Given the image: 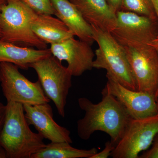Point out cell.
<instances>
[{
    "label": "cell",
    "instance_id": "cell-1",
    "mask_svg": "<svg viewBox=\"0 0 158 158\" xmlns=\"http://www.w3.org/2000/svg\"><path fill=\"white\" fill-rule=\"evenodd\" d=\"M102 94V100L98 103L85 97L78 100L85 115L77 122V132L81 139L88 140L95 132H103L116 146L131 118L118 100L105 88Z\"/></svg>",
    "mask_w": 158,
    "mask_h": 158
},
{
    "label": "cell",
    "instance_id": "cell-2",
    "mask_svg": "<svg viewBox=\"0 0 158 158\" xmlns=\"http://www.w3.org/2000/svg\"><path fill=\"white\" fill-rule=\"evenodd\" d=\"M6 118L0 132V146L7 158H31L45 146L44 138L30 129L23 105L7 102Z\"/></svg>",
    "mask_w": 158,
    "mask_h": 158
},
{
    "label": "cell",
    "instance_id": "cell-3",
    "mask_svg": "<svg viewBox=\"0 0 158 158\" xmlns=\"http://www.w3.org/2000/svg\"><path fill=\"white\" fill-rule=\"evenodd\" d=\"M94 42L98 48L94 52L93 68L106 71V77L126 88L137 90L135 81L124 48L110 32L91 26Z\"/></svg>",
    "mask_w": 158,
    "mask_h": 158
},
{
    "label": "cell",
    "instance_id": "cell-4",
    "mask_svg": "<svg viewBox=\"0 0 158 158\" xmlns=\"http://www.w3.org/2000/svg\"><path fill=\"white\" fill-rule=\"evenodd\" d=\"M37 15L20 0H6L0 8V40L39 49L47 48L46 44L32 29V22Z\"/></svg>",
    "mask_w": 158,
    "mask_h": 158
},
{
    "label": "cell",
    "instance_id": "cell-5",
    "mask_svg": "<svg viewBox=\"0 0 158 158\" xmlns=\"http://www.w3.org/2000/svg\"><path fill=\"white\" fill-rule=\"evenodd\" d=\"M30 68L36 71L46 95L53 102L59 115L65 117L73 77L67 67L52 55L32 63Z\"/></svg>",
    "mask_w": 158,
    "mask_h": 158
},
{
    "label": "cell",
    "instance_id": "cell-6",
    "mask_svg": "<svg viewBox=\"0 0 158 158\" xmlns=\"http://www.w3.org/2000/svg\"><path fill=\"white\" fill-rule=\"evenodd\" d=\"M19 68L12 63L0 62V83L7 101L23 105L49 102L39 81H31L20 72Z\"/></svg>",
    "mask_w": 158,
    "mask_h": 158
},
{
    "label": "cell",
    "instance_id": "cell-7",
    "mask_svg": "<svg viewBox=\"0 0 158 158\" xmlns=\"http://www.w3.org/2000/svg\"><path fill=\"white\" fill-rule=\"evenodd\" d=\"M157 133L158 115L140 119L131 118L110 156L138 158L140 153L150 147Z\"/></svg>",
    "mask_w": 158,
    "mask_h": 158
},
{
    "label": "cell",
    "instance_id": "cell-8",
    "mask_svg": "<svg viewBox=\"0 0 158 158\" xmlns=\"http://www.w3.org/2000/svg\"><path fill=\"white\" fill-rule=\"evenodd\" d=\"M116 15L111 33L122 46L150 45L158 36V22L130 11L121 10Z\"/></svg>",
    "mask_w": 158,
    "mask_h": 158
},
{
    "label": "cell",
    "instance_id": "cell-9",
    "mask_svg": "<svg viewBox=\"0 0 158 158\" xmlns=\"http://www.w3.org/2000/svg\"><path fill=\"white\" fill-rule=\"evenodd\" d=\"M133 76L137 90L155 96L158 88V53L150 45L123 46Z\"/></svg>",
    "mask_w": 158,
    "mask_h": 158
},
{
    "label": "cell",
    "instance_id": "cell-10",
    "mask_svg": "<svg viewBox=\"0 0 158 158\" xmlns=\"http://www.w3.org/2000/svg\"><path fill=\"white\" fill-rule=\"evenodd\" d=\"M105 89L117 100L131 118L140 119L158 115L155 96L147 92L131 90L107 78Z\"/></svg>",
    "mask_w": 158,
    "mask_h": 158
},
{
    "label": "cell",
    "instance_id": "cell-11",
    "mask_svg": "<svg viewBox=\"0 0 158 158\" xmlns=\"http://www.w3.org/2000/svg\"><path fill=\"white\" fill-rule=\"evenodd\" d=\"M74 37L51 44L50 49L52 55L60 62H67V68L72 76L79 77L93 68L95 53L91 44Z\"/></svg>",
    "mask_w": 158,
    "mask_h": 158
},
{
    "label": "cell",
    "instance_id": "cell-12",
    "mask_svg": "<svg viewBox=\"0 0 158 158\" xmlns=\"http://www.w3.org/2000/svg\"><path fill=\"white\" fill-rule=\"evenodd\" d=\"M25 116L29 125L52 142H66L72 144L70 131L54 120L53 110L49 103L35 105H23Z\"/></svg>",
    "mask_w": 158,
    "mask_h": 158
},
{
    "label": "cell",
    "instance_id": "cell-13",
    "mask_svg": "<svg viewBox=\"0 0 158 158\" xmlns=\"http://www.w3.org/2000/svg\"><path fill=\"white\" fill-rule=\"evenodd\" d=\"M56 11L55 15L65 23L79 40L92 44L94 42L91 25L86 21L70 0H51Z\"/></svg>",
    "mask_w": 158,
    "mask_h": 158
},
{
    "label": "cell",
    "instance_id": "cell-14",
    "mask_svg": "<svg viewBox=\"0 0 158 158\" xmlns=\"http://www.w3.org/2000/svg\"><path fill=\"white\" fill-rule=\"evenodd\" d=\"M80 11L86 21L110 33L116 25V15L106 0H70Z\"/></svg>",
    "mask_w": 158,
    "mask_h": 158
},
{
    "label": "cell",
    "instance_id": "cell-15",
    "mask_svg": "<svg viewBox=\"0 0 158 158\" xmlns=\"http://www.w3.org/2000/svg\"><path fill=\"white\" fill-rule=\"evenodd\" d=\"M51 55L50 49H35L0 40V62L12 63L22 69H28L31 64Z\"/></svg>",
    "mask_w": 158,
    "mask_h": 158
},
{
    "label": "cell",
    "instance_id": "cell-16",
    "mask_svg": "<svg viewBox=\"0 0 158 158\" xmlns=\"http://www.w3.org/2000/svg\"><path fill=\"white\" fill-rule=\"evenodd\" d=\"M31 27L36 36L46 44L59 43L74 37L62 21L51 15H37Z\"/></svg>",
    "mask_w": 158,
    "mask_h": 158
},
{
    "label": "cell",
    "instance_id": "cell-17",
    "mask_svg": "<svg viewBox=\"0 0 158 158\" xmlns=\"http://www.w3.org/2000/svg\"><path fill=\"white\" fill-rule=\"evenodd\" d=\"M98 152L95 148L89 149L75 148L66 142H52L47 144L31 158H90Z\"/></svg>",
    "mask_w": 158,
    "mask_h": 158
},
{
    "label": "cell",
    "instance_id": "cell-18",
    "mask_svg": "<svg viewBox=\"0 0 158 158\" xmlns=\"http://www.w3.org/2000/svg\"><path fill=\"white\" fill-rule=\"evenodd\" d=\"M121 10L134 12L158 22L151 0H123Z\"/></svg>",
    "mask_w": 158,
    "mask_h": 158
},
{
    "label": "cell",
    "instance_id": "cell-19",
    "mask_svg": "<svg viewBox=\"0 0 158 158\" xmlns=\"http://www.w3.org/2000/svg\"><path fill=\"white\" fill-rule=\"evenodd\" d=\"M38 15H55L56 11L51 0H20Z\"/></svg>",
    "mask_w": 158,
    "mask_h": 158
},
{
    "label": "cell",
    "instance_id": "cell-20",
    "mask_svg": "<svg viewBox=\"0 0 158 158\" xmlns=\"http://www.w3.org/2000/svg\"><path fill=\"white\" fill-rule=\"evenodd\" d=\"M151 147L146 151L143 152L140 158H158V133L156 134L152 141Z\"/></svg>",
    "mask_w": 158,
    "mask_h": 158
},
{
    "label": "cell",
    "instance_id": "cell-21",
    "mask_svg": "<svg viewBox=\"0 0 158 158\" xmlns=\"http://www.w3.org/2000/svg\"><path fill=\"white\" fill-rule=\"evenodd\" d=\"M115 145L111 141H107L105 144V148L100 152L96 153L90 158H107L110 156L111 153L115 148Z\"/></svg>",
    "mask_w": 158,
    "mask_h": 158
},
{
    "label": "cell",
    "instance_id": "cell-22",
    "mask_svg": "<svg viewBox=\"0 0 158 158\" xmlns=\"http://www.w3.org/2000/svg\"><path fill=\"white\" fill-rule=\"evenodd\" d=\"M110 8L114 13L120 11L122 5L123 0H106Z\"/></svg>",
    "mask_w": 158,
    "mask_h": 158
},
{
    "label": "cell",
    "instance_id": "cell-23",
    "mask_svg": "<svg viewBox=\"0 0 158 158\" xmlns=\"http://www.w3.org/2000/svg\"><path fill=\"white\" fill-rule=\"evenodd\" d=\"M6 105H4L0 102V132L2 128L6 118Z\"/></svg>",
    "mask_w": 158,
    "mask_h": 158
},
{
    "label": "cell",
    "instance_id": "cell-24",
    "mask_svg": "<svg viewBox=\"0 0 158 158\" xmlns=\"http://www.w3.org/2000/svg\"><path fill=\"white\" fill-rule=\"evenodd\" d=\"M150 45L152 46L155 49L158 53V36L156 37L155 39L153 41L151 44ZM155 98L157 101L158 98V88L157 91L156 93Z\"/></svg>",
    "mask_w": 158,
    "mask_h": 158
},
{
    "label": "cell",
    "instance_id": "cell-25",
    "mask_svg": "<svg viewBox=\"0 0 158 158\" xmlns=\"http://www.w3.org/2000/svg\"><path fill=\"white\" fill-rule=\"evenodd\" d=\"M152 2L153 6L156 15L157 19V21L158 23V0H151Z\"/></svg>",
    "mask_w": 158,
    "mask_h": 158
},
{
    "label": "cell",
    "instance_id": "cell-26",
    "mask_svg": "<svg viewBox=\"0 0 158 158\" xmlns=\"http://www.w3.org/2000/svg\"><path fill=\"white\" fill-rule=\"evenodd\" d=\"M7 158L6 151L2 147L0 146V158Z\"/></svg>",
    "mask_w": 158,
    "mask_h": 158
},
{
    "label": "cell",
    "instance_id": "cell-27",
    "mask_svg": "<svg viewBox=\"0 0 158 158\" xmlns=\"http://www.w3.org/2000/svg\"><path fill=\"white\" fill-rule=\"evenodd\" d=\"M6 0H0V8L2 4L6 2ZM2 37V30H1V25H0V38Z\"/></svg>",
    "mask_w": 158,
    "mask_h": 158
},
{
    "label": "cell",
    "instance_id": "cell-28",
    "mask_svg": "<svg viewBox=\"0 0 158 158\" xmlns=\"http://www.w3.org/2000/svg\"><path fill=\"white\" fill-rule=\"evenodd\" d=\"M157 107H158V98L157 100Z\"/></svg>",
    "mask_w": 158,
    "mask_h": 158
}]
</instances>
